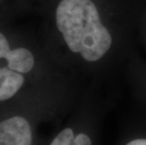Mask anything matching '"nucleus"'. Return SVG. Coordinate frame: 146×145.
<instances>
[{
    "label": "nucleus",
    "instance_id": "2",
    "mask_svg": "<svg viewBox=\"0 0 146 145\" xmlns=\"http://www.w3.org/2000/svg\"><path fill=\"white\" fill-rule=\"evenodd\" d=\"M34 130L27 117L13 115L0 122V145H33Z\"/></svg>",
    "mask_w": 146,
    "mask_h": 145
},
{
    "label": "nucleus",
    "instance_id": "4",
    "mask_svg": "<svg viewBox=\"0 0 146 145\" xmlns=\"http://www.w3.org/2000/svg\"><path fill=\"white\" fill-rule=\"evenodd\" d=\"M96 127L86 124L67 126L55 136L49 145H94Z\"/></svg>",
    "mask_w": 146,
    "mask_h": 145
},
{
    "label": "nucleus",
    "instance_id": "3",
    "mask_svg": "<svg viewBox=\"0 0 146 145\" xmlns=\"http://www.w3.org/2000/svg\"><path fill=\"white\" fill-rule=\"evenodd\" d=\"M35 58L31 51L24 47L11 49L5 35L0 32V67H8L23 75L31 72Z\"/></svg>",
    "mask_w": 146,
    "mask_h": 145
},
{
    "label": "nucleus",
    "instance_id": "5",
    "mask_svg": "<svg viewBox=\"0 0 146 145\" xmlns=\"http://www.w3.org/2000/svg\"><path fill=\"white\" fill-rule=\"evenodd\" d=\"M25 81L23 73L8 67H0V102L13 97L23 87Z\"/></svg>",
    "mask_w": 146,
    "mask_h": 145
},
{
    "label": "nucleus",
    "instance_id": "1",
    "mask_svg": "<svg viewBox=\"0 0 146 145\" xmlns=\"http://www.w3.org/2000/svg\"><path fill=\"white\" fill-rule=\"evenodd\" d=\"M56 24L68 48L88 62L100 60L112 44L92 0H61L56 10Z\"/></svg>",
    "mask_w": 146,
    "mask_h": 145
},
{
    "label": "nucleus",
    "instance_id": "6",
    "mask_svg": "<svg viewBox=\"0 0 146 145\" xmlns=\"http://www.w3.org/2000/svg\"><path fill=\"white\" fill-rule=\"evenodd\" d=\"M122 145H146V129L129 137Z\"/></svg>",
    "mask_w": 146,
    "mask_h": 145
}]
</instances>
